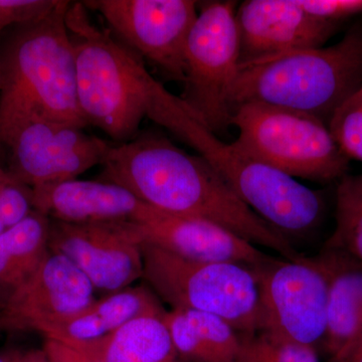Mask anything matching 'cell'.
<instances>
[{
    "instance_id": "1",
    "label": "cell",
    "mask_w": 362,
    "mask_h": 362,
    "mask_svg": "<svg viewBox=\"0 0 362 362\" xmlns=\"http://www.w3.org/2000/svg\"><path fill=\"white\" fill-rule=\"evenodd\" d=\"M101 165L102 181L126 188L158 211L211 221L284 259L301 256L287 237L240 201L206 159L168 138L147 134L110 144Z\"/></svg>"
},
{
    "instance_id": "2",
    "label": "cell",
    "mask_w": 362,
    "mask_h": 362,
    "mask_svg": "<svg viewBox=\"0 0 362 362\" xmlns=\"http://www.w3.org/2000/svg\"><path fill=\"white\" fill-rule=\"evenodd\" d=\"M145 108L146 117L197 150L240 201L288 239L306 235L320 223L324 202L318 192L259 161L237 140L223 141L150 73Z\"/></svg>"
},
{
    "instance_id": "3",
    "label": "cell",
    "mask_w": 362,
    "mask_h": 362,
    "mask_svg": "<svg viewBox=\"0 0 362 362\" xmlns=\"http://www.w3.org/2000/svg\"><path fill=\"white\" fill-rule=\"evenodd\" d=\"M71 1L16 26L0 52V121L35 116L84 128L78 104L75 52L66 26Z\"/></svg>"
},
{
    "instance_id": "4",
    "label": "cell",
    "mask_w": 362,
    "mask_h": 362,
    "mask_svg": "<svg viewBox=\"0 0 362 362\" xmlns=\"http://www.w3.org/2000/svg\"><path fill=\"white\" fill-rule=\"evenodd\" d=\"M362 33L327 47L300 49L242 64L230 108L263 103L325 118L362 84Z\"/></svg>"
},
{
    "instance_id": "5",
    "label": "cell",
    "mask_w": 362,
    "mask_h": 362,
    "mask_svg": "<svg viewBox=\"0 0 362 362\" xmlns=\"http://www.w3.org/2000/svg\"><path fill=\"white\" fill-rule=\"evenodd\" d=\"M66 21L83 118L117 142L129 141L146 117L144 81L148 71L138 54L90 21L83 2H71Z\"/></svg>"
},
{
    "instance_id": "6",
    "label": "cell",
    "mask_w": 362,
    "mask_h": 362,
    "mask_svg": "<svg viewBox=\"0 0 362 362\" xmlns=\"http://www.w3.org/2000/svg\"><path fill=\"white\" fill-rule=\"evenodd\" d=\"M143 280L171 309L223 319L239 334L258 331L259 288L250 267L194 262L142 243Z\"/></svg>"
},
{
    "instance_id": "7",
    "label": "cell",
    "mask_w": 362,
    "mask_h": 362,
    "mask_svg": "<svg viewBox=\"0 0 362 362\" xmlns=\"http://www.w3.org/2000/svg\"><path fill=\"white\" fill-rule=\"evenodd\" d=\"M230 125L239 131L237 141L252 156L293 178L330 182L347 175L349 159L319 117L247 103L233 111Z\"/></svg>"
},
{
    "instance_id": "8",
    "label": "cell",
    "mask_w": 362,
    "mask_h": 362,
    "mask_svg": "<svg viewBox=\"0 0 362 362\" xmlns=\"http://www.w3.org/2000/svg\"><path fill=\"white\" fill-rule=\"evenodd\" d=\"M235 11L232 1L202 4L185 49L180 98L216 134L230 125V94L240 66Z\"/></svg>"
},
{
    "instance_id": "9",
    "label": "cell",
    "mask_w": 362,
    "mask_h": 362,
    "mask_svg": "<svg viewBox=\"0 0 362 362\" xmlns=\"http://www.w3.org/2000/svg\"><path fill=\"white\" fill-rule=\"evenodd\" d=\"M259 288L258 331L308 345L322 344L328 272L320 255L294 259L271 257L252 267Z\"/></svg>"
},
{
    "instance_id": "10",
    "label": "cell",
    "mask_w": 362,
    "mask_h": 362,
    "mask_svg": "<svg viewBox=\"0 0 362 362\" xmlns=\"http://www.w3.org/2000/svg\"><path fill=\"white\" fill-rule=\"evenodd\" d=\"M0 143L11 152L7 173L32 188L76 180L101 165L111 144L74 124L35 116L0 121Z\"/></svg>"
},
{
    "instance_id": "11",
    "label": "cell",
    "mask_w": 362,
    "mask_h": 362,
    "mask_svg": "<svg viewBox=\"0 0 362 362\" xmlns=\"http://www.w3.org/2000/svg\"><path fill=\"white\" fill-rule=\"evenodd\" d=\"M103 16L117 40L182 82L185 49L197 21L192 0H93L83 2Z\"/></svg>"
},
{
    "instance_id": "12",
    "label": "cell",
    "mask_w": 362,
    "mask_h": 362,
    "mask_svg": "<svg viewBox=\"0 0 362 362\" xmlns=\"http://www.w3.org/2000/svg\"><path fill=\"white\" fill-rule=\"evenodd\" d=\"M51 220V218H49ZM142 240L135 223L51 220L49 250L70 259L95 291H122L143 277Z\"/></svg>"
},
{
    "instance_id": "13",
    "label": "cell",
    "mask_w": 362,
    "mask_h": 362,
    "mask_svg": "<svg viewBox=\"0 0 362 362\" xmlns=\"http://www.w3.org/2000/svg\"><path fill=\"white\" fill-rule=\"evenodd\" d=\"M94 295L89 279L49 250L35 273L2 300L0 331H39L84 310L96 300Z\"/></svg>"
},
{
    "instance_id": "14",
    "label": "cell",
    "mask_w": 362,
    "mask_h": 362,
    "mask_svg": "<svg viewBox=\"0 0 362 362\" xmlns=\"http://www.w3.org/2000/svg\"><path fill=\"white\" fill-rule=\"evenodd\" d=\"M235 21L240 65L321 47L337 28L306 13L298 0H247L237 7Z\"/></svg>"
},
{
    "instance_id": "15",
    "label": "cell",
    "mask_w": 362,
    "mask_h": 362,
    "mask_svg": "<svg viewBox=\"0 0 362 362\" xmlns=\"http://www.w3.org/2000/svg\"><path fill=\"white\" fill-rule=\"evenodd\" d=\"M142 243L194 262H228L252 268L271 258L239 235L199 218H185L149 206L135 223Z\"/></svg>"
},
{
    "instance_id": "16",
    "label": "cell",
    "mask_w": 362,
    "mask_h": 362,
    "mask_svg": "<svg viewBox=\"0 0 362 362\" xmlns=\"http://www.w3.org/2000/svg\"><path fill=\"white\" fill-rule=\"evenodd\" d=\"M33 209L51 220L69 223H138L148 204L107 181L71 180L33 188Z\"/></svg>"
},
{
    "instance_id": "17",
    "label": "cell",
    "mask_w": 362,
    "mask_h": 362,
    "mask_svg": "<svg viewBox=\"0 0 362 362\" xmlns=\"http://www.w3.org/2000/svg\"><path fill=\"white\" fill-rule=\"evenodd\" d=\"M166 312L148 287H128L95 300L75 315L42 326L39 332L45 338L74 347L108 337L140 317L163 318Z\"/></svg>"
},
{
    "instance_id": "18",
    "label": "cell",
    "mask_w": 362,
    "mask_h": 362,
    "mask_svg": "<svg viewBox=\"0 0 362 362\" xmlns=\"http://www.w3.org/2000/svg\"><path fill=\"white\" fill-rule=\"evenodd\" d=\"M328 272L325 335L321 347L329 362L362 337V263L347 252L324 247Z\"/></svg>"
},
{
    "instance_id": "19",
    "label": "cell",
    "mask_w": 362,
    "mask_h": 362,
    "mask_svg": "<svg viewBox=\"0 0 362 362\" xmlns=\"http://www.w3.org/2000/svg\"><path fill=\"white\" fill-rule=\"evenodd\" d=\"M163 321L183 362H237L240 334L223 319L204 312L171 309Z\"/></svg>"
},
{
    "instance_id": "20",
    "label": "cell",
    "mask_w": 362,
    "mask_h": 362,
    "mask_svg": "<svg viewBox=\"0 0 362 362\" xmlns=\"http://www.w3.org/2000/svg\"><path fill=\"white\" fill-rule=\"evenodd\" d=\"M73 349L94 362H183L160 317H140L108 337Z\"/></svg>"
},
{
    "instance_id": "21",
    "label": "cell",
    "mask_w": 362,
    "mask_h": 362,
    "mask_svg": "<svg viewBox=\"0 0 362 362\" xmlns=\"http://www.w3.org/2000/svg\"><path fill=\"white\" fill-rule=\"evenodd\" d=\"M51 220L33 211L0 235V293L2 300L25 282L49 252Z\"/></svg>"
},
{
    "instance_id": "22",
    "label": "cell",
    "mask_w": 362,
    "mask_h": 362,
    "mask_svg": "<svg viewBox=\"0 0 362 362\" xmlns=\"http://www.w3.org/2000/svg\"><path fill=\"white\" fill-rule=\"evenodd\" d=\"M325 247L347 252L362 263V173L340 178L337 226Z\"/></svg>"
},
{
    "instance_id": "23",
    "label": "cell",
    "mask_w": 362,
    "mask_h": 362,
    "mask_svg": "<svg viewBox=\"0 0 362 362\" xmlns=\"http://www.w3.org/2000/svg\"><path fill=\"white\" fill-rule=\"evenodd\" d=\"M237 362H320L317 349L267 331L240 334Z\"/></svg>"
},
{
    "instance_id": "24",
    "label": "cell",
    "mask_w": 362,
    "mask_h": 362,
    "mask_svg": "<svg viewBox=\"0 0 362 362\" xmlns=\"http://www.w3.org/2000/svg\"><path fill=\"white\" fill-rule=\"evenodd\" d=\"M328 127L344 156L362 162V86L333 112Z\"/></svg>"
},
{
    "instance_id": "25",
    "label": "cell",
    "mask_w": 362,
    "mask_h": 362,
    "mask_svg": "<svg viewBox=\"0 0 362 362\" xmlns=\"http://www.w3.org/2000/svg\"><path fill=\"white\" fill-rule=\"evenodd\" d=\"M33 211V188L0 168V223L11 228Z\"/></svg>"
},
{
    "instance_id": "26",
    "label": "cell",
    "mask_w": 362,
    "mask_h": 362,
    "mask_svg": "<svg viewBox=\"0 0 362 362\" xmlns=\"http://www.w3.org/2000/svg\"><path fill=\"white\" fill-rule=\"evenodd\" d=\"M59 0H0V32L11 25L35 23L47 16Z\"/></svg>"
},
{
    "instance_id": "27",
    "label": "cell",
    "mask_w": 362,
    "mask_h": 362,
    "mask_svg": "<svg viewBox=\"0 0 362 362\" xmlns=\"http://www.w3.org/2000/svg\"><path fill=\"white\" fill-rule=\"evenodd\" d=\"M298 4L314 18L331 23L362 13V0H298Z\"/></svg>"
},
{
    "instance_id": "28",
    "label": "cell",
    "mask_w": 362,
    "mask_h": 362,
    "mask_svg": "<svg viewBox=\"0 0 362 362\" xmlns=\"http://www.w3.org/2000/svg\"><path fill=\"white\" fill-rule=\"evenodd\" d=\"M330 362H362V337Z\"/></svg>"
},
{
    "instance_id": "29",
    "label": "cell",
    "mask_w": 362,
    "mask_h": 362,
    "mask_svg": "<svg viewBox=\"0 0 362 362\" xmlns=\"http://www.w3.org/2000/svg\"><path fill=\"white\" fill-rule=\"evenodd\" d=\"M21 362H52L51 358L45 354V350H32V351L23 352Z\"/></svg>"
},
{
    "instance_id": "30",
    "label": "cell",
    "mask_w": 362,
    "mask_h": 362,
    "mask_svg": "<svg viewBox=\"0 0 362 362\" xmlns=\"http://www.w3.org/2000/svg\"><path fill=\"white\" fill-rule=\"evenodd\" d=\"M23 352L18 350H7L0 352V362H21Z\"/></svg>"
},
{
    "instance_id": "31",
    "label": "cell",
    "mask_w": 362,
    "mask_h": 362,
    "mask_svg": "<svg viewBox=\"0 0 362 362\" xmlns=\"http://www.w3.org/2000/svg\"><path fill=\"white\" fill-rule=\"evenodd\" d=\"M6 230V228H4V226L2 225L1 223H0V235H1V233H4V230Z\"/></svg>"
}]
</instances>
